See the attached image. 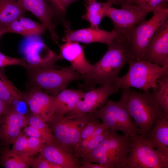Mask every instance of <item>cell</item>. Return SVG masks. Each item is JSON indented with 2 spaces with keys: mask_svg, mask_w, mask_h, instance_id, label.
Returning a JSON list of instances; mask_svg holds the SVG:
<instances>
[{
  "mask_svg": "<svg viewBox=\"0 0 168 168\" xmlns=\"http://www.w3.org/2000/svg\"><path fill=\"white\" fill-rule=\"evenodd\" d=\"M132 4L154 9L168 8L167 2L165 0H125L120 6Z\"/></svg>",
  "mask_w": 168,
  "mask_h": 168,
  "instance_id": "f546056e",
  "label": "cell"
},
{
  "mask_svg": "<svg viewBox=\"0 0 168 168\" xmlns=\"http://www.w3.org/2000/svg\"><path fill=\"white\" fill-rule=\"evenodd\" d=\"M130 145L124 168H168V158L153 147L142 135L130 136Z\"/></svg>",
  "mask_w": 168,
  "mask_h": 168,
  "instance_id": "9c48e42d",
  "label": "cell"
},
{
  "mask_svg": "<svg viewBox=\"0 0 168 168\" xmlns=\"http://www.w3.org/2000/svg\"><path fill=\"white\" fill-rule=\"evenodd\" d=\"M120 89L114 84H106L85 92L83 98L77 103L68 115L91 113L101 108L106 103L108 97L119 92Z\"/></svg>",
  "mask_w": 168,
  "mask_h": 168,
  "instance_id": "7c38bea8",
  "label": "cell"
},
{
  "mask_svg": "<svg viewBox=\"0 0 168 168\" xmlns=\"http://www.w3.org/2000/svg\"><path fill=\"white\" fill-rule=\"evenodd\" d=\"M95 119L92 113L67 116H54L49 123L54 139L65 149L74 153L81 132L89 121Z\"/></svg>",
  "mask_w": 168,
  "mask_h": 168,
  "instance_id": "8992f818",
  "label": "cell"
},
{
  "mask_svg": "<svg viewBox=\"0 0 168 168\" xmlns=\"http://www.w3.org/2000/svg\"><path fill=\"white\" fill-rule=\"evenodd\" d=\"M26 10L31 12L37 17L49 32L55 43L58 44V36L55 31L53 21L52 9L44 0H16Z\"/></svg>",
  "mask_w": 168,
  "mask_h": 168,
  "instance_id": "e0dca14e",
  "label": "cell"
},
{
  "mask_svg": "<svg viewBox=\"0 0 168 168\" xmlns=\"http://www.w3.org/2000/svg\"><path fill=\"white\" fill-rule=\"evenodd\" d=\"M100 123L98 119H94L88 122L81 132L78 142L91 135Z\"/></svg>",
  "mask_w": 168,
  "mask_h": 168,
  "instance_id": "836d02e7",
  "label": "cell"
},
{
  "mask_svg": "<svg viewBox=\"0 0 168 168\" xmlns=\"http://www.w3.org/2000/svg\"><path fill=\"white\" fill-rule=\"evenodd\" d=\"M109 129L93 139L86 142H78L74 150V154L77 157H83L96 148L106 137Z\"/></svg>",
  "mask_w": 168,
  "mask_h": 168,
  "instance_id": "83f0119b",
  "label": "cell"
},
{
  "mask_svg": "<svg viewBox=\"0 0 168 168\" xmlns=\"http://www.w3.org/2000/svg\"><path fill=\"white\" fill-rule=\"evenodd\" d=\"M8 33L17 34L26 37L44 35L47 29L42 23L35 21L23 16L13 21L6 27Z\"/></svg>",
  "mask_w": 168,
  "mask_h": 168,
  "instance_id": "7402d4cb",
  "label": "cell"
},
{
  "mask_svg": "<svg viewBox=\"0 0 168 168\" xmlns=\"http://www.w3.org/2000/svg\"><path fill=\"white\" fill-rule=\"evenodd\" d=\"M24 128L23 132L24 134L29 137H33L40 139L45 141L43 138L38 130L35 127L29 124ZM46 143V142H45Z\"/></svg>",
  "mask_w": 168,
  "mask_h": 168,
  "instance_id": "d590c367",
  "label": "cell"
},
{
  "mask_svg": "<svg viewBox=\"0 0 168 168\" xmlns=\"http://www.w3.org/2000/svg\"><path fill=\"white\" fill-rule=\"evenodd\" d=\"M26 119L27 124L38 130L46 143L59 145L54 139L49 126L46 123L33 114L26 117Z\"/></svg>",
  "mask_w": 168,
  "mask_h": 168,
  "instance_id": "f1b7e54d",
  "label": "cell"
},
{
  "mask_svg": "<svg viewBox=\"0 0 168 168\" xmlns=\"http://www.w3.org/2000/svg\"><path fill=\"white\" fill-rule=\"evenodd\" d=\"M108 45V50L102 57L93 65L89 72L83 75L81 88L88 91L97 84H114L123 67L134 60L125 42L115 39Z\"/></svg>",
  "mask_w": 168,
  "mask_h": 168,
  "instance_id": "6da1fadb",
  "label": "cell"
},
{
  "mask_svg": "<svg viewBox=\"0 0 168 168\" xmlns=\"http://www.w3.org/2000/svg\"><path fill=\"white\" fill-rule=\"evenodd\" d=\"M156 88L151 92L166 113L168 114V76L161 75L157 81Z\"/></svg>",
  "mask_w": 168,
  "mask_h": 168,
  "instance_id": "4316f807",
  "label": "cell"
},
{
  "mask_svg": "<svg viewBox=\"0 0 168 168\" xmlns=\"http://www.w3.org/2000/svg\"><path fill=\"white\" fill-rule=\"evenodd\" d=\"M85 6L86 12L82 18L89 22L90 27L98 28L99 24L105 16L102 3L93 1L87 2Z\"/></svg>",
  "mask_w": 168,
  "mask_h": 168,
  "instance_id": "484cf974",
  "label": "cell"
},
{
  "mask_svg": "<svg viewBox=\"0 0 168 168\" xmlns=\"http://www.w3.org/2000/svg\"><path fill=\"white\" fill-rule=\"evenodd\" d=\"M168 58V19L156 31L148 43L142 61L161 66Z\"/></svg>",
  "mask_w": 168,
  "mask_h": 168,
  "instance_id": "4fadbf2b",
  "label": "cell"
},
{
  "mask_svg": "<svg viewBox=\"0 0 168 168\" xmlns=\"http://www.w3.org/2000/svg\"><path fill=\"white\" fill-rule=\"evenodd\" d=\"M30 166L34 168H61L58 165L40 156L32 159Z\"/></svg>",
  "mask_w": 168,
  "mask_h": 168,
  "instance_id": "e575fe53",
  "label": "cell"
},
{
  "mask_svg": "<svg viewBox=\"0 0 168 168\" xmlns=\"http://www.w3.org/2000/svg\"><path fill=\"white\" fill-rule=\"evenodd\" d=\"M61 5L65 11L67 7L77 0H58Z\"/></svg>",
  "mask_w": 168,
  "mask_h": 168,
  "instance_id": "f35d334b",
  "label": "cell"
},
{
  "mask_svg": "<svg viewBox=\"0 0 168 168\" xmlns=\"http://www.w3.org/2000/svg\"><path fill=\"white\" fill-rule=\"evenodd\" d=\"M0 99L10 106L16 101H24V93L8 79L4 69H0Z\"/></svg>",
  "mask_w": 168,
  "mask_h": 168,
  "instance_id": "cb8c5ba5",
  "label": "cell"
},
{
  "mask_svg": "<svg viewBox=\"0 0 168 168\" xmlns=\"http://www.w3.org/2000/svg\"><path fill=\"white\" fill-rule=\"evenodd\" d=\"M92 113L95 119H100L109 129L121 131L129 136L135 134L141 135L120 99L117 101L109 100L103 107Z\"/></svg>",
  "mask_w": 168,
  "mask_h": 168,
  "instance_id": "30bf717a",
  "label": "cell"
},
{
  "mask_svg": "<svg viewBox=\"0 0 168 168\" xmlns=\"http://www.w3.org/2000/svg\"><path fill=\"white\" fill-rule=\"evenodd\" d=\"M142 136L152 147L168 158V117L157 119L150 131Z\"/></svg>",
  "mask_w": 168,
  "mask_h": 168,
  "instance_id": "44dd1931",
  "label": "cell"
},
{
  "mask_svg": "<svg viewBox=\"0 0 168 168\" xmlns=\"http://www.w3.org/2000/svg\"><path fill=\"white\" fill-rule=\"evenodd\" d=\"M45 142L40 139L28 137L27 142V153L30 157L38 153H39Z\"/></svg>",
  "mask_w": 168,
  "mask_h": 168,
  "instance_id": "d6a6232c",
  "label": "cell"
},
{
  "mask_svg": "<svg viewBox=\"0 0 168 168\" xmlns=\"http://www.w3.org/2000/svg\"><path fill=\"white\" fill-rule=\"evenodd\" d=\"M165 1L167 2H168V0H165Z\"/></svg>",
  "mask_w": 168,
  "mask_h": 168,
  "instance_id": "ee69618b",
  "label": "cell"
},
{
  "mask_svg": "<svg viewBox=\"0 0 168 168\" xmlns=\"http://www.w3.org/2000/svg\"><path fill=\"white\" fill-rule=\"evenodd\" d=\"M26 11L16 0H0V26L6 28Z\"/></svg>",
  "mask_w": 168,
  "mask_h": 168,
  "instance_id": "603a6c76",
  "label": "cell"
},
{
  "mask_svg": "<svg viewBox=\"0 0 168 168\" xmlns=\"http://www.w3.org/2000/svg\"><path fill=\"white\" fill-rule=\"evenodd\" d=\"M28 137L22 133L12 144V150L14 152L22 156L30 157L27 153V142Z\"/></svg>",
  "mask_w": 168,
  "mask_h": 168,
  "instance_id": "4dcf8cb0",
  "label": "cell"
},
{
  "mask_svg": "<svg viewBox=\"0 0 168 168\" xmlns=\"http://www.w3.org/2000/svg\"><path fill=\"white\" fill-rule=\"evenodd\" d=\"M65 34L62 40L65 42L74 41L85 44L98 42L108 44L117 37L113 31L91 27L72 30L68 24L64 25Z\"/></svg>",
  "mask_w": 168,
  "mask_h": 168,
  "instance_id": "2e32d148",
  "label": "cell"
},
{
  "mask_svg": "<svg viewBox=\"0 0 168 168\" xmlns=\"http://www.w3.org/2000/svg\"><path fill=\"white\" fill-rule=\"evenodd\" d=\"M130 136L120 135L109 129L108 135L98 146L82 158V161L102 164L109 168H124L130 145Z\"/></svg>",
  "mask_w": 168,
  "mask_h": 168,
  "instance_id": "3957f363",
  "label": "cell"
},
{
  "mask_svg": "<svg viewBox=\"0 0 168 168\" xmlns=\"http://www.w3.org/2000/svg\"><path fill=\"white\" fill-rule=\"evenodd\" d=\"M27 124L26 117L11 106L6 110L0 124V140L3 144H12Z\"/></svg>",
  "mask_w": 168,
  "mask_h": 168,
  "instance_id": "5bb4252c",
  "label": "cell"
},
{
  "mask_svg": "<svg viewBox=\"0 0 168 168\" xmlns=\"http://www.w3.org/2000/svg\"><path fill=\"white\" fill-rule=\"evenodd\" d=\"M122 90L120 99L142 136L150 131L157 119L168 117L150 91L142 93L130 88Z\"/></svg>",
  "mask_w": 168,
  "mask_h": 168,
  "instance_id": "7a4b0ae2",
  "label": "cell"
},
{
  "mask_svg": "<svg viewBox=\"0 0 168 168\" xmlns=\"http://www.w3.org/2000/svg\"><path fill=\"white\" fill-rule=\"evenodd\" d=\"M7 33V32L6 28L0 26V38L3 35Z\"/></svg>",
  "mask_w": 168,
  "mask_h": 168,
  "instance_id": "b9f144b4",
  "label": "cell"
},
{
  "mask_svg": "<svg viewBox=\"0 0 168 168\" xmlns=\"http://www.w3.org/2000/svg\"><path fill=\"white\" fill-rule=\"evenodd\" d=\"M153 15L134 27L128 34L125 42L131 54L136 61H142L145 49L153 34L168 19V8L153 11Z\"/></svg>",
  "mask_w": 168,
  "mask_h": 168,
  "instance_id": "ba28073f",
  "label": "cell"
},
{
  "mask_svg": "<svg viewBox=\"0 0 168 168\" xmlns=\"http://www.w3.org/2000/svg\"><path fill=\"white\" fill-rule=\"evenodd\" d=\"M110 5L113 4H116L120 5L125 0H107Z\"/></svg>",
  "mask_w": 168,
  "mask_h": 168,
  "instance_id": "60d3db41",
  "label": "cell"
},
{
  "mask_svg": "<svg viewBox=\"0 0 168 168\" xmlns=\"http://www.w3.org/2000/svg\"><path fill=\"white\" fill-rule=\"evenodd\" d=\"M24 101L28 105L34 115L46 123L53 119L51 107L53 96L48 94L42 89L32 86L24 93Z\"/></svg>",
  "mask_w": 168,
  "mask_h": 168,
  "instance_id": "9a60e30c",
  "label": "cell"
},
{
  "mask_svg": "<svg viewBox=\"0 0 168 168\" xmlns=\"http://www.w3.org/2000/svg\"><path fill=\"white\" fill-rule=\"evenodd\" d=\"M12 65L22 66L27 69L28 68L22 58H17L10 57L4 54L0 51V69H4L6 67Z\"/></svg>",
  "mask_w": 168,
  "mask_h": 168,
  "instance_id": "1f68e13d",
  "label": "cell"
},
{
  "mask_svg": "<svg viewBox=\"0 0 168 168\" xmlns=\"http://www.w3.org/2000/svg\"><path fill=\"white\" fill-rule=\"evenodd\" d=\"M128 64V72L119 77L114 84L119 89L133 87L148 92L150 89L156 88L157 81L164 70L162 67L146 61L132 60Z\"/></svg>",
  "mask_w": 168,
  "mask_h": 168,
  "instance_id": "52a82bcc",
  "label": "cell"
},
{
  "mask_svg": "<svg viewBox=\"0 0 168 168\" xmlns=\"http://www.w3.org/2000/svg\"><path fill=\"white\" fill-rule=\"evenodd\" d=\"M19 51L28 68L50 66L63 59L49 49L44 43L40 36L26 37L21 42Z\"/></svg>",
  "mask_w": 168,
  "mask_h": 168,
  "instance_id": "8fae6325",
  "label": "cell"
},
{
  "mask_svg": "<svg viewBox=\"0 0 168 168\" xmlns=\"http://www.w3.org/2000/svg\"><path fill=\"white\" fill-rule=\"evenodd\" d=\"M85 92L81 90L65 89L53 95L51 114L54 116H64L75 107Z\"/></svg>",
  "mask_w": 168,
  "mask_h": 168,
  "instance_id": "ffe728a7",
  "label": "cell"
},
{
  "mask_svg": "<svg viewBox=\"0 0 168 168\" xmlns=\"http://www.w3.org/2000/svg\"><path fill=\"white\" fill-rule=\"evenodd\" d=\"M32 86L54 95L65 89L71 82L82 80L83 75L71 66L61 67L55 64L27 69Z\"/></svg>",
  "mask_w": 168,
  "mask_h": 168,
  "instance_id": "277c9868",
  "label": "cell"
},
{
  "mask_svg": "<svg viewBox=\"0 0 168 168\" xmlns=\"http://www.w3.org/2000/svg\"><path fill=\"white\" fill-rule=\"evenodd\" d=\"M32 159L17 154L12 149L5 148L1 153L0 162L5 168H27L30 166Z\"/></svg>",
  "mask_w": 168,
  "mask_h": 168,
  "instance_id": "d4e9b609",
  "label": "cell"
},
{
  "mask_svg": "<svg viewBox=\"0 0 168 168\" xmlns=\"http://www.w3.org/2000/svg\"><path fill=\"white\" fill-rule=\"evenodd\" d=\"M56 9L60 12H63L65 11L62 7L58 0H50Z\"/></svg>",
  "mask_w": 168,
  "mask_h": 168,
  "instance_id": "ab89813d",
  "label": "cell"
},
{
  "mask_svg": "<svg viewBox=\"0 0 168 168\" xmlns=\"http://www.w3.org/2000/svg\"><path fill=\"white\" fill-rule=\"evenodd\" d=\"M9 106L5 102L0 99V124L5 112Z\"/></svg>",
  "mask_w": 168,
  "mask_h": 168,
  "instance_id": "74e56055",
  "label": "cell"
},
{
  "mask_svg": "<svg viewBox=\"0 0 168 168\" xmlns=\"http://www.w3.org/2000/svg\"><path fill=\"white\" fill-rule=\"evenodd\" d=\"M105 16L110 18L113 25L112 30L118 41L125 42L131 31L141 22L145 21L147 14L159 10L132 4H125L117 9L111 7L107 2L102 3Z\"/></svg>",
  "mask_w": 168,
  "mask_h": 168,
  "instance_id": "5b68a950",
  "label": "cell"
},
{
  "mask_svg": "<svg viewBox=\"0 0 168 168\" xmlns=\"http://www.w3.org/2000/svg\"><path fill=\"white\" fill-rule=\"evenodd\" d=\"M39 156L61 168H80V163L74 153L58 144L44 143L39 152Z\"/></svg>",
  "mask_w": 168,
  "mask_h": 168,
  "instance_id": "ac0fdd59",
  "label": "cell"
},
{
  "mask_svg": "<svg viewBox=\"0 0 168 168\" xmlns=\"http://www.w3.org/2000/svg\"><path fill=\"white\" fill-rule=\"evenodd\" d=\"M81 168H109V167L104 164L95 163H93L89 161H83L80 163Z\"/></svg>",
  "mask_w": 168,
  "mask_h": 168,
  "instance_id": "8d00e7d4",
  "label": "cell"
},
{
  "mask_svg": "<svg viewBox=\"0 0 168 168\" xmlns=\"http://www.w3.org/2000/svg\"><path fill=\"white\" fill-rule=\"evenodd\" d=\"M58 44L60 55L70 63L71 66L75 71L82 75L91 71L93 65L87 60L83 49L78 42L67 41Z\"/></svg>",
  "mask_w": 168,
  "mask_h": 168,
  "instance_id": "d6986e66",
  "label": "cell"
},
{
  "mask_svg": "<svg viewBox=\"0 0 168 168\" xmlns=\"http://www.w3.org/2000/svg\"><path fill=\"white\" fill-rule=\"evenodd\" d=\"M95 0H86L87 3L92 1H95Z\"/></svg>",
  "mask_w": 168,
  "mask_h": 168,
  "instance_id": "7bdbcfd3",
  "label": "cell"
}]
</instances>
